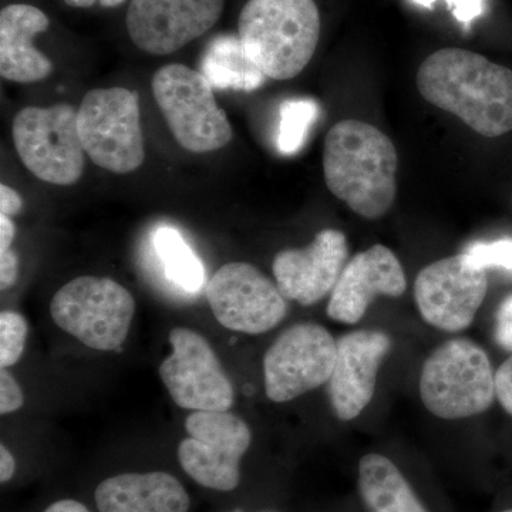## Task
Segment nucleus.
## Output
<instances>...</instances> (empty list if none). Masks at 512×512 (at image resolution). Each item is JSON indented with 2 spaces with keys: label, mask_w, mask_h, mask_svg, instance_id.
Returning <instances> with one entry per match:
<instances>
[{
  "label": "nucleus",
  "mask_w": 512,
  "mask_h": 512,
  "mask_svg": "<svg viewBox=\"0 0 512 512\" xmlns=\"http://www.w3.org/2000/svg\"><path fill=\"white\" fill-rule=\"evenodd\" d=\"M407 288L402 262L384 245L366 249L349 259L330 293L328 315L336 322L355 325L377 296L399 298Z\"/></svg>",
  "instance_id": "f3484780"
},
{
  "label": "nucleus",
  "mask_w": 512,
  "mask_h": 512,
  "mask_svg": "<svg viewBox=\"0 0 512 512\" xmlns=\"http://www.w3.org/2000/svg\"><path fill=\"white\" fill-rule=\"evenodd\" d=\"M225 0H131L128 36L148 55L165 56L183 49L214 28Z\"/></svg>",
  "instance_id": "4468645a"
},
{
  "label": "nucleus",
  "mask_w": 512,
  "mask_h": 512,
  "mask_svg": "<svg viewBox=\"0 0 512 512\" xmlns=\"http://www.w3.org/2000/svg\"><path fill=\"white\" fill-rule=\"evenodd\" d=\"M497 400L503 409L512 416V355L500 366L495 373Z\"/></svg>",
  "instance_id": "cd10ccee"
},
{
  "label": "nucleus",
  "mask_w": 512,
  "mask_h": 512,
  "mask_svg": "<svg viewBox=\"0 0 512 512\" xmlns=\"http://www.w3.org/2000/svg\"><path fill=\"white\" fill-rule=\"evenodd\" d=\"M414 2L423 6H431L434 0H414ZM447 3L461 23H468L477 18L483 10V0H447Z\"/></svg>",
  "instance_id": "c85d7f7f"
},
{
  "label": "nucleus",
  "mask_w": 512,
  "mask_h": 512,
  "mask_svg": "<svg viewBox=\"0 0 512 512\" xmlns=\"http://www.w3.org/2000/svg\"><path fill=\"white\" fill-rule=\"evenodd\" d=\"M154 248L168 279L185 292L201 291L205 281L204 265L175 228L160 227L154 232Z\"/></svg>",
  "instance_id": "4be33fe9"
},
{
  "label": "nucleus",
  "mask_w": 512,
  "mask_h": 512,
  "mask_svg": "<svg viewBox=\"0 0 512 512\" xmlns=\"http://www.w3.org/2000/svg\"><path fill=\"white\" fill-rule=\"evenodd\" d=\"M494 336L501 348L512 352V295L507 296L498 308Z\"/></svg>",
  "instance_id": "bb28decb"
},
{
  "label": "nucleus",
  "mask_w": 512,
  "mask_h": 512,
  "mask_svg": "<svg viewBox=\"0 0 512 512\" xmlns=\"http://www.w3.org/2000/svg\"><path fill=\"white\" fill-rule=\"evenodd\" d=\"M231 512H242L241 510H235V511H231ZM264 512H272V511H264Z\"/></svg>",
  "instance_id": "c9c22d12"
},
{
  "label": "nucleus",
  "mask_w": 512,
  "mask_h": 512,
  "mask_svg": "<svg viewBox=\"0 0 512 512\" xmlns=\"http://www.w3.org/2000/svg\"><path fill=\"white\" fill-rule=\"evenodd\" d=\"M397 165L393 141L373 124L343 120L326 134L325 183L336 198L365 220H379L392 210Z\"/></svg>",
  "instance_id": "f03ea898"
},
{
  "label": "nucleus",
  "mask_w": 512,
  "mask_h": 512,
  "mask_svg": "<svg viewBox=\"0 0 512 512\" xmlns=\"http://www.w3.org/2000/svg\"><path fill=\"white\" fill-rule=\"evenodd\" d=\"M12 134L20 160L40 181L66 187L82 178L86 151L70 104L25 107L13 119Z\"/></svg>",
  "instance_id": "6e6552de"
},
{
  "label": "nucleus",
  "mask_w": 512,
  "mask_h": 512,
  "mask_svg": "<svg viewBox=\"0 0 512 512\" xmlns=\"http://www.w3.org/2000/svg\"><path fill=\"white\" fill-rule=\"evenodd\" d=\"M201 73L212 87L237 92H254L268 77L245 52L239 36L215 37L201 59Z\"/></svg>",
  "instance_id": "412c9836"
},
{
  "label": "nucleus",
  "mask_w": 512,
  "mask_h": 512,
  "mask_svg": "<svg viewBox=\"0 0 512 512\" xmlns=\"http://www.w3.org/2000/svg\"><path fill=\"white\" fill-rule=\"evenodd\" d=\"M29 326L18 312L0 313V367L8 369L19 362L26 348Z\"/></svg>",
  "instance_id": "b1692460"
},
{
  "label": "nucleus",
  "mask_w": 512,
  "mask_h": 512,
  "mask_svg": "<svg viewBox=\"0 0 512 512\" xmlns=\"http://www.w3.org/2000/svg\"><path fill=\"white\" fill-rule=\"evenodd\" d=\"M185 430L188 437L177 451L185 473L210 490H235L241 481L242 457L252 441L248 424L229 412H192Z\"/></svg>",
  "instance_id": "1a4fd4ad"
},
{
  "label": "nucleus",
  "mask_w": 512,
  "mask_h": 512,
  "mask_svg": "<svg viewBox=\"0 0 512 512\" xmlns=\"http://www.w3.org/2000/svg\"><path fill=\"white\" fill-rule=\"evenodd\" d=\"M487 291V271L474 265L466 254L427 265L414 282V299L421 318L444 332L470 328Z\"/></svg>",
  "instance_id": "ddd939ff"
},
{
  "label": "nucleus",
  "mask_w": 512,
  "mask_h": 512,
  "mask_svg": "<svg viewBox=\"0 0 512 512\" xmlns=\"http://www.w3.org/2000/svg\"><path fill=\"white\" fill-rule=\"evenodd\" d=\"M319 106L312 99H289L279 107V127L276 146L284 156H293L305 144L315 121Z\"/></svg>",
  "instance_id": "5701e85b"
},
{
  "label": "nucleus",
  "mask_w": 512,
  "mask_h": 512,
  "mask_svg": "<svg viewBox=\"0 0 512 512\" xmlns=\"http://www.w3.org/2000/svg\"><path fill=\"white\" fill-rule=\"evenodd\" d=\"M16 461L12 453L6 448L5 444L0 446V481L3 484L9 483L15 476Z\"/></svg>",
  "instance_id": "2f4dec72"
},
{
  "label": "nucleus",
  "mask_w": 512,
  "mask_h": 512,
  "mask_svg": "<svg viewBox=\"0 0 512 512\" xmlns=\"http://www.w3.org/2000/svg\"><path fill=\"white\" fill-rule=\"evenodd\" d=\"M16 227L12 218L0 215V251H8L15 241Z\"/></svg>",
  "instance_id": "473e14b6"
},
{
  "label": "nucleus",
  "mask_w": 512,
  "mask_h": 512,
  "mask_svg": "<svg viewBox=\"0 0 512 512\" xmlns=\"http://www.w3.org/2000/svg\"><path fill=\"white\" fill-rule=\"evenodd\" d=\"M238 36L268 79H293L318 47V5L315 0H248L239 15Z\"/></svg>",
  "instance_id": "7ed1b4c3"
},
{
  "label": "nucleus",
  "mask_w": 512,
  "mask_h": 512,
  "mask_svg": "<svg viewBox=\"0 0 512 512\" xmlns=\"http://www.w3.org/2000/svg\"><path fill=\"white\" fill-rule=\"evenodd\" d=\"M336 360V340L318 323H298L284 330L264 357L265 393L286 403L329 382Z\"/></svg>",
  "instance_id": "9d476101"
},
{
  "label": "nucleus",
  "mask_w": 512,
  "mask_h": 512,
  "mask_svg": "<svg viewBox=\"0 0 512 512\" xmlns=\"http://www.w3.org/2000/svg\"><path fill=\"white\" fill-rule=\"evenodd\" d=\"M359 493L370 512H429L392 460L366 454L359 463Z\"/></svg>",
  "instance_id": "aec40b11"
},
{
  "label": "nucleus",
  "mask_w": 512,
  "mask_h": 512,
  "mask_svg": "<svg viewBox=\"0 0 512 512\" xmlns=\"http://www.w3.org/2000/svg\"><path fill=\"white\" fill-rule=\"evenodd\" d=\"M99 512H188L190 495L164 471L126 473L101 481L94 493Z\"/></svg>",
  "instance_id": "6ab92c4d"
},
{
  "label": "nucleus",
  "mask_w": 512,
  "mask_h": 512,
  "mask_svg": "<svg viewBox=\"0 0 512 512\" xmlns=\"http://www.w3.org/2000/svg\"><path fill=\"white\" fill-rule=\"evenodd\" d=\"M349 262L348 239L338 229H323L305 248L278 252L272 272L289 301L312 306L330 295Z\"/></svg>",
  "instance_id": "dca6fc26"
},
{
  "label": "nucleus",
  "mask_w": 512,
  "mask_h": 512,
  "mask_svg": "<svg viewBox=\"0 0 512 512\" xmlns=\"http://www.w3.org/2000/svg\"><path fill=\"white\" fill-rule=\"evenodd\" d=\"M420 397L431 414L460 420L487 412L497 399L495 373L485 350L470 339H451L424 362Z\"/></svg>",
  "instance_id": "20e7f679"
},
{
  "label": "nucleus",
  "mask_w": 512,
  "mask_h": 512,
  "mask_svg": "<svg viewBox=\"0 0 512 512\" xmlns=\"http://www.w3.org/2000/svg\"><path fill=\"white\" fill-rule=\"evenodd\" d=\"M503 512H512V510H507V511H503Z\"/></svg>",
  "instance_id": "e433bc0d"
},
{
  "label": "nucleus",
  "mask_w": 512,
  "mask_h": 512,
  "mask_svg": "<svg viewBox=\"0 0 512 512\" xmlns=\"http://www.w3.org/2000/svg\"><path fill=\"white\" fill-rule=\"evenodd\" d=\"M23 403H25V396L15 377L6 369L0 370V413L5 416V414L18 412Z\"/></svg>",
  "instance_id": "a878e982"
},
{
  "label": "nucleus",
  "mask_w": 512,
  "mask_h": 512,
  "mask_svg": "<svg viewBox=\"0 0 512 512\" xmlns=\"http://www.w3.org/2000/svg\"><path fill=\"white\" fill-rule=\"evenodd\" d=\"M173 353L161 363L160 377L171 399L194 412H228L235 402L234 386L207 339L192 329H173Z\"/></svg>",
  "instance_id": "9b49d317"
},
{
  "label": "nucleus",
  "mask_w": 512,
  "mask_h": 512,
  "mask_svg": "<svg viewBox=\"0 0 512 512\" xmlns=\"http://www.w3.org/2000/svg\"><path fill=\"white\" fill-rule=\"evenodd\" d=\"M50 22L36 6L9 5L0 12V76L8 82L37 83L53 72V63L33 46Z\"/></svg>",
  "instance_id": "a211bd4d"
},
{
  "label": "nucleus",
  "mask_w": 512,
  "mask_h": 512,
  "mask_svg": "<svg viewBox=\"0 0 512 512\" xmlns=\"http://www.w3.org/2000/svg\"><path fill=\"white\" fill-rule=\"evenodd\" d=\"M136 312L133 295L110 278L79 276L50 302L53 322L83 345L101 352L120 349Z\"/></svg>",
  "instance_id": "423d86ee"
},
{
  "label": "nucleus",
  "mask_w": 512,
  "mask_h": 512,
  "mask_svg": "<svg viewBox=\"0 0 512 512\" xmlns=\"http://www.w3.org/2000/svg\"><path fill=\"white\" fill-rule=\"evenodd\" d=\"M77 130L94 164L114 174H128L144 163L143 130L137 93L124 87L94 89L77 110Z\"/></svg>",
  "instance_id": "0eeeda50"
},
{
  "label": "nucleus",
  "mask_w": 512,
  "mask_h": 512,
  "mask_svg": "<svg viewBox=\"0 0 512 512\" xmlns=\"http://www.w3.org/2000/svg\"><path fill=\"white\" fill-rule=\"evenodd\" d=\"M19 258L12 248L0 251V288L2 291L12 288L18 281Z\"/></svg>",
  "instance_id": "c756f323"
},
{
  "label": "nucleus",
  "mask_w": 512,
  "mask_h": 512,
  "mask_svg": "<svg viewBox=\"0 0 512 512\" xmlns=\"http://www.w3.org/2000/svg\"><path fill=\"white\" fill-rule=\"evenodd\" d=\"M23 202L18 192L9 185L0 184V215L13 218L22 211Z\"/></svg>",
  "instance_id": "7c9ffc66"
},
{
  "label": "nucleus",
  "mask_w": 512,
  "mask_h": 512,
  "mask_svg": "<svg viewBox=\"0 0 512 512\" xmlns=\"http://www.w3.org/2000/svg\"><path fill=\"white\" fill-rule=\"evenodd\" d=\"M45 512H90L89 508L76 500H59L50 504Z\"/></svg>",
  "instance_id": "72a5a7b5"
},
{
  "label": "nucleus",
  "mask_w": 512,
  "mask_h": 512,
  "mask_svg": "<svg viewBox=\"0 0 512 512\" xmlns=\"http://www.w3.org/2000/svg\"><path fill=\"white\" fill-rule=\"evenodd\" d=\"M417 89L484 137L512 131V70L480 53L444 47L420 64Z\"/></svg>",
  "instance_id": "f257e3e1"
},
{
  "label": "nucleus",
  "mask_w": 512,
  "mask_h": 512,
  "mask_svg": "<svg viewBox=\"0 0 512 512\" xmlns=\"http://www.w3.org/2000/svg\"><path fill=\"white\" fill-rule=\"evenodd\" d=\"M392 339L382 330H355L336 340V360L328 382L330 406L342 421L356 419L372 402L377 375Z\"/></svg>",
  "instance_id": "2eb2a0df"
},
{
  "label": "nucleus",
  "mask_w": 512,
  "mask_h": 512,
  "mask_svg": "<svg viewBox=\"0 0 512 512\" xmlns=\"http://www.w3.org/2000/svg\"><path fill=\"white\" fill-rule=\"evenodd\" d=\"M64 2L69 6H73V8H90L96 2H99L103 8H116V6H120L126 0H64Z\"/></svg>",
  "instance_id": "f704fd0d"
},
{
  "label": "nucleus",
  "mask_w": 512,
  "mask_h": 512,
  "mask_svg": "<svg viewBox=\"0 0 512 512\" xmlns=\"http://www.w3.org/2000/svg\"><path fill=\"white\" fill-rule=\"evenodd\" d=\"M153 96L177 143L191 153L221 150L234 137L212 84L184 64H167L151 80Z\"/></svg>",
  "instance_id": "39448f33"
},
{
  "label": "nucleus",
  "mask_w": 512,
  "mask_h": 512,
  "mask_svg": "<svg viewBox=\"0 0 512 512\" xmlns=\"http://www.w3.org/2000/svg\"><path fill=\"white\" fill-rule=\"evenodd\" d=\"M205 295L218 323L247 335L269 332L288 312L278 285L247 262L221 266L208 282Z\"/></svg>",
  "instance_id": "f8f14e48"
},
{
  "label": "nucleus",
  "mask_w": 512,
  "mask_h": 512,
  "mask_svg": "<svg viewBox=\"0 0 512 512\" xmlns=\"http://www.w3.org/2000/svg\"><path fill=\"white\" fill-rule=\"evenodd\" d=\"M478 268H504L512 271V239L494 242H476L464 252Z\"/></svg>",
  "instance_id": "393cba45"
}]
</instances>
